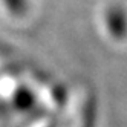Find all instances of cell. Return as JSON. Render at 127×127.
Listing matches in <instances>:
<instances>
[{
  "mask_svg": "<svg viewBox=\"0 0 127 127\" xmlns=\"http://www.w3.org/2000/svg\"><path fill=\"white\" fill-rule=\"evenodd\" d=\"M2 3L6 6V11L12 15H22L26 11L25 0H2Z\"/></svg>",
  "mask_w": 127,
  "mask_h": 127,
  "instance_id": "6da1fadb",
  "label": "cell"
}]
</instances>
